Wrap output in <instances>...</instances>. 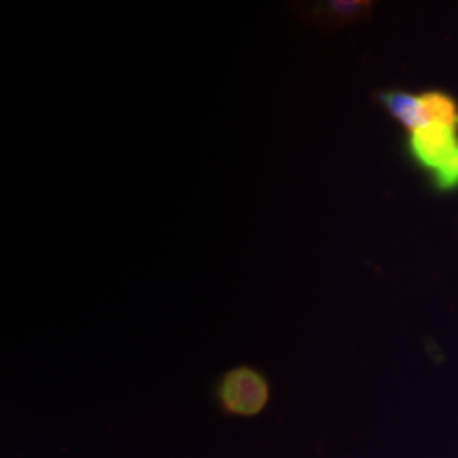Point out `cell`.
<instances>
[{
  "instance_id": "6da1fadb",
  "label": "cell",
  "mask_w": 458,
  "mask_h": 458,
  "mask_svg": "<svg viewBox=\"0 0 458 458\" xmlns=\"http://www.w3.org/2000/svg\"><path fill=\"white\" fill-rule=\"evenodd\" d=\"M268 377L253 365L231 367L217 378L214 395L219 408L229 416L255 418L267 410L270 401Z\"/></svg>"
},
{
  "instance_id": "7a4b0ae2",
  "label": "cell",
  "mask_w": 458,
  "mask_h": 458,
  "mask_svg": "<svg viewBox=\"0 0 458 458\" xmlns=\"http://www.w3.org/2000/svg\"><path fill=\"white\" fill-rule=\"evenodd\" d=\"M411 157L426 170H437L458 148L455 128L443 124H426L412 131Z\"/></svg>"
},
{
  "instance_id": "3957f363",
  "label": "cell",
  "mask_w": 458,
  "mask_h": 458,
  "mask_svg": "<svg viewBox=\"0 0 458 458\" xmlns=\"http://www.w3.org/2000/svg\"><path fill=\"white\" fill-rule=\"evenodd\" d=\"M370 9L372 4L365 0H333L301 7V16L304 21L314 22L327 30H336L365 21L370 14Z\"/></svg>"
},
{
  "instance_id": "277c9868",
  "label": "cell",
  "mask_w": 458,
  "mask_h": 458,
  "mask_svg": "<svg viewBox=\"0 0 458 458\" xmlns=\"http://www.w3.org/2000/svg\"><path fill=\"white\" fill-rule=\"evenodd\" d=\"M378 102L391 113V114L404 124L411 131L420 130L425 126L423 119V111H421V100L420 98H414L406 92H397V90H389V92H380Z\"/></svg>"
},
{
  "instance_id": "5b68a950",
  "label": "cell",
  "mask_w": 458,
  "mask_h": 458,
  "mask_svg": "<svg viewBox=\"0 0 458 458\" xmlns=\"http://www.w3.org/2000/svg\"><path fill=\"white\" fill-rule=\"evenodd\" d=\"M421 111L426 124H443L455 128L458 124V111L455 102L440 92H428L420 98Z\"/></svg>"
},
{
  "instance_id": "8992f818",
  "label": "cell",
  "mask_w": 458,
  "mask_h": 458,
  "mask_svg": "<svg viewBox=\"0 0 458 458\" xmlns=\"http://www.w3.org/2000/svg\"><path fill=\"white\" fill-rule=\"evenodd\" d=\"M435 185L440 191H454L458 187V148L433 172Z\"/></svg>"
}]
</instances>
